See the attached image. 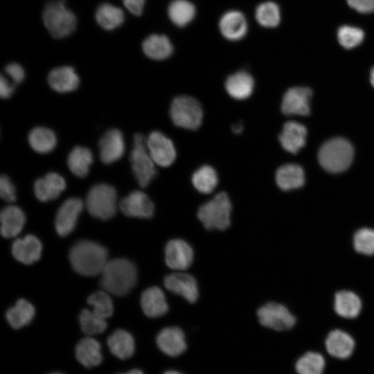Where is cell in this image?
<instances>
[{
  "label": "cell",
  "mask_w": 374,
  "mask_h": 374,
  "mask_svg": "<svg viewBox=\"0 0 374 374\" xmlns=\"http://www.w3.org/2000/svg\"><path fill=\"white\" fill-rule=\"evenodd\" d=\"M141 305L145 314L150 318L161 317L168 310L165 294L158 287H149L142 293Z\"/></svg>",
  "instance_id": "23"
},
{
  "label": "cell",
  "mask_w": 374,
  "mask_h": 374,
  "mask_svg": "<svg viewBox=\"0 0 374 374\" xmlns=\"http://www.w3.org/2000/svg\"><path fill=\"white\" fill-rule=\"evenodd\" d=\"M348 4L361 13L374 12V0H347Z\"/></svg>",
  "instance_id": "46"
},
{
  "label": "cell",
  "mask_w": 374,
  "mask_h": 374,
  "mask_svg": "<svg viewBox=\"0 0 374 374\" xmlns=\"http://www.w3.org/2000/svg\"><path fill=\"white\" fill-rule=\"evenodd\" d=\"M100 158L103 163L110 164L120 159L125 152L123 134L118 129L107 130L99 143Z\"/></svg>",
  "instance_id": "17"
},
{
  "label": "cell",
  "mask_w": 374,
  "mask_h": 374,
  "mask_svg": "<svg viewBox=\"0 0 374 374\" xmlns=\"http://www.w3.org/2000/svg\"><path fill=\"white\" fill-rule=\"evenodd\" d=\"M107 346L111 353L121 359L131 357L135 350L133 337L126 330L118 329L107 338Z\"/></svg>",
  "instance_id": "30"
},
{
  "label": "cell",
  "mask_w": 374,
  "mask_h": 374,
  "mask_svg": "<svg viewBox=\"0 0 374 374\" xmlns=\"http://www.w3.org/2000/svg\"><path fill=\"white\" fill-rule=\"evenodd\" d=\"M95 18L101 28L112 30L123 23L125 15L120 8L109 3H103L97 8Z\"/></svg>",
  "instance_id": "32"
},
{
  "label": "cell",
  "mask_w": 374,
  "mask_h": 374,
  "mask_svg": "<svg viewBox=\"0 0 374 374\" xmlns=\"http://www.w3.org/2000/svg\"><path fill=\"white\" fill-rule=\"evenodd\" d=\"M326 365V359L322 354L307 351L296 360L294 368L297 374H323Z\"/></svg>",
  "instance_id": "35"
},
{
  "label": "cell",
  "mask_w": 374,
  "mask_h": 374,
  "mask_svg": "<svg viewBox=\"0 0 374 374\" xmlns=\"http://www.w3.org/2000/svg\"><path fill=\"white\" fill-rule=\"evenodd\" d=\"M44 24L54 38H63L75 29L77 19L74 13L62 1L48 2L42 12Z\"/></svg>",
  "instance_id": "6"
},
{
  "label": "cell",
  "mask_w": 374,
  "mask_h": 374,
  "mask_svg": "<svg viewBox=\"0 0 374 374\" xmlns=\"http://www.w3.org/2000/svg\"><path fill=\"white\" fill-rule=\"evenodd\" d=\"M100 274V285L103 290L120 296L127 294L135 285L137 279L135 265L123 258L108 261Z\"/></svg>",
  "instance_id": "1"
},
{
  "label": "cell",
  "mask_w": 374,
  "mask_h": 374,
  "mask_svg": "<svg viewBox=\"0 0 374 374\" xmlns=\"http://www.w3.org/2000/svg\"><path fill=\"white\" fill-rule=\"evenodd\" d=\"M0 220L1 235L4 238H13L22 230L26 217L20 208L8 206L2 209Z\"/></svg>",
  "instance_id": "27"
},
{
  "label": "cell",
  "mask_w": 374,
  "mask_h": 374,
  "mask_svg": "<svg viewBox=\"0 0 374 374\" xmlns=\"http://www.w3.org/2000/svg\"><path fill=\"white\" fill-rule=\"evenodd\" d=\"M75 357L87 368L99 365L103 360L100 343L91 337L82 339L76 345Z\"/></svg>",
  "instance_id": "28"
},
{
  "label": "cell",
  "mask_w": 374,
  "mask_h": 374,
  "mask_svg": "<svg viewBox=\"0 0 374 374\" xmlns=\"http://www.w3.org/2000/svg\"><path fill=\"white\" fill-rule=\"evenodd\" d=\"M259 322L265 327L276 331L288 330L296 323L295 317L283 305L269 302L257 311Z\"/></svg>",
  "instance_id": "9"
},
{
  "label": "cell",
  "mask_w": 374,
  "mask_h": 374,
  "mask_svg": "<svg viewBox=\"0 0 374 374\" xmlns=\"http://www.w3.org/2000/svg\"><path fill=\"white\" fill-rule=\"evenodd\" d=\"M106 291H97L90 295L87 303L93 307V311L98 316L107 319L114 312L112 301Z\"/></svg>",
  "instance_id": "41"
},
{
  "label": "cell",
  "mask_w": 374,
  "mask_h": 374,
  "mask_svg": "<svg viewBox=\"0 0 374 374\" xmlns=\"http://www.w3.org/2000/svg\"><path fill=\"white\" fill-rule=\"evenodd\" d=\"M42 250V246L39 240L33 235L17 239L12 247L14 257L26 265L37 261L40 258Z\"/></svg>",
  "instance_id": "21"
},
{
  "label": "cell",
  "mask_w": 374,
  "mask_h": 374,
  "mask_svg": "<svg viewBox=\"0 0 374 374\" xmlns=\"http://www.w3.org/2000/svg\"><path fill=\"white\" fill-rule=\"evenodd\" d=\"M195 15L194 5L187 0H174L168 7V16L178 26L190 23Z\"/></svg>",
  "instance_id": "38"
},
{
  "label": "cell",
  "mask_w": 374,
  "mask_h": 374,
  "mask_svg": "<svg viewBox=\"0 0 374 374\" xmlns=\"http://www.w3.org/2000/svg\"><path fill=\"white\" fill-rule=\"evenodd\" d=\"M144 53L150 58L162 60L168 58L172 53V45L163 35L153 34L145 39L142 44Z\"/></svg>",
  "instance_id": "31"
},
{
  "label": "cell",
  "mask_w": 374,
  "mask_h": 374,
  "mask_svg": "<svg viewBox=\"0 0 374 374\" xmlns=\"http://www.w3.org/2000/svg\"><path fill=\"white\" fill-rule=\"evenodd\" d=\"M370 80L371 84L374 87V67L371 69Z\"/></svg>",
  "instance_id": "50"
},
{
  "label": "cell",
  "mask_w": 374,
  "mask_h": 374,
  "mask_svg": "<svg viewBox=\"0 0 374 374\" xmlns=\"http://www.w3.org/2000/svg\"><path fill=\"white\" fill-rule=\"evenodd\" d=\"M82 208V201L77 197L69 198L62 203L55 222L57 233L60 236H66L73 230Z\"/></svg>",
  "instance_id": "13"
},
{
  "label": "cell",
  "mask_w": 374,
  "mask_h": 374,
  "mask_svg": "<svg viewBox=\"0 0 374 374\" xmlns=\"http://www.w3.org/2000/svg\"><path fill=\"white\" fill-rule=\"evenodd\" d=\"M192 247L183 240H170L165 248V261L168 267L182 271L188 269L193 261Z\"/></svg>",
  "instance_id": "12"
},
{
  "label": "cell",
  "mask_w": 374,
  "mask_h": 374,
  "mask_svg": "<svg viewBox=\"0 0 374 374\" xmlns=\"http://www.w3.org/2000/svg\"><path fill=\"white\" fill-rule=\"evenodd\" d=\"M119 208L125 215L139 218H150L154 211L153 202L141 190H134L121 199Z\"/></svg>",
  "instance_id": "15"
},
{
  "label": "cell",
  "mask_w": 374,
  "mask_h": 374,
  "mask_svg": "<svg viewBox=\"0 0 374 374\" xmlns=\"http://www.w3.org/2000/svg\"><path fill=\"white\" fill-rule=\"evenodd\" d=\"M307 130L296 121H287L278 135L282 148L292 154H296L305 144Z\"/></svg>",
  "instance_id": "20"
},
{
  "label": "cell",
  "mask_w": 374,
  "mask_h": 374,
  "mask_svg": "<svg viewBox=\"0 0 374 374\" xmlns=\"http://www.w3.org/2000/svg\"><path fill=\"white\" fill-rule=\"evenodd\" d=\"M126 9L135 16H140L143 10L145 0H121Z\"/></svg>",
  "instance_id": "47"
},
{
  "label": "cell",
  "mask_w": 374,
  "mask_h": 374,
  "mask_svg": "<svg viewBox=\"0 0 374 374\" xmlns=\"http://www.w3.org/2000/svg\"><path fill=\"white\" fill-rule=\"evenodd\" d=\"M354 249L361 254L371 256L374 254V229L362 228L358 229L353 238Z\"/></svg>",
  "instance_id": "42"
},
{
  "label": "cell",
  "mask_w": 374,
  "mask_h": 374,
  "mask_svg": "<svg viewBox=\"0 0 374 374\" xmlns=\"http://www.w3.org/2000/svg\"><path fill=\"white\" fill-rule=\"evenodd\" d=\"M15 89L14 85L11 84L6 77L1 75L0 78V96L2 98H9Z\"/></svg>",
  "instance_id": "48"
},
{
  "label": "cell",
  "mask_w": 374,
  "mask_h": 374,
  "mask_svg": "<svg viewBox=\"0 0 374 374\" xmlns=\"http://www.w3.org/2000/svg\"><path fill=\"white\" fill-rule=\"evenodd\" d=\"M48 82L55 91L65 93L75 90L79 85L80 78L73 68L63 66L50 71Z\"/></svg>",
  "instance_id": "25"
},
{
  "label": "cell",
  "mask_w": 374,
  "mask_h": 374,
  "mask_svg": "<svg viewBox=\"0 0 374 374\" xmlns=\"http://www.w3.org/2000/svg\"><path fill=\"white\" fill-rule=\"evenodd\" d=\"M364 37V32L354 26H343L337 31L338 41L346 48H353L359 45Z\"/></svg>",
  "instance_id": "43"
},
{
  "label": "cell",
  "mask_w": 374,
  "mask_h": 374,
  "mask_svg": "<svg viewBox=\"0 0 374 374\" xmlns=\"http://www.w3.org/2000/svg\"><path fill=\"white\" fill-rule=\"evenodd\" d=\"M334 309L340 317L346 319L357 317L362 310V301L358 295L349 290H341L335 295Z\"/></svg>",
  "instance_id": "29"
},
{
  "label": "cell",
  "mask_w": 374,
  "mask_h": 374,
  "mask_svg": "<svg viewBox=\"0 0 374 374\" xmlns=\"http://www.w3.org/2000/svg\"><path fill=\"white\" fill-rule=\"evenodd\" d=\"M312 94L311 89L308 87H294L288 89L283 97L280 106L282 113L287 116L308 115Z\"/></svg>",
  "instance_id": "11"
},
{
  "label": "cell",
  "mask_w": 374,
  "mask_h": 374,
  "mask_svg": "<svg viewBox=\"0 0 374 374\" xmlns=\"http://www.w3.org/2000/svg\"><path fill=\"white\" fill-rule=\"evenodd\" d=\"M163 374H182L177 371H167L166 372H164Z\"/></svg>",
  "instance_id": "51"
},
{
  "label": "cell",
  "mask_w": 374,
  "mask_h": 374,
  "mask_svg": "<svg viewBox=\"0 0 374 374\" xmlns=\"http://www.w3.org/2000/svg\"><path fill=\"white\" fill-rule=\"evenodd\" d=\"M118 374H143V373L139 369H132L126 373H118Z\"/></svg>",
  "instance_id": "49"
},
{
  "label": "cell",
  "mask_w": 374,
  "mask_h": 374,
  "mask_svg": "<svg viewBox=\"0 0 374 374\" xmlns=\"http://www.w3.org/2000/svg\"><path fill=\"white\" fill-rule=\"evenodd\" d=\"M354 150L348 141L337 137L325 142L320 148L318 159L321 167L333 173L346 170L351 164Z\"/></svg>",
  "instance_id": "3"
},
{
  "label": "cell",
  "mask_w": 374,
  "mask_h": 374,
  "mask_svg": "<svg viewBox=\"0 0 374 374\" xmlns=\"http://www.w3.org/2000/svg\"><path fill=\"white\" fill-rule=\"evenodd\" d=\"M156 341L159 348L170 357L181 355L187 347L184 332L175 326L162 329L157 335Z\"/></svg>",
  "instance_id": "18"
},
{
  "label": "cell",
  "mask_w": 374,
  "mask_h": 374,
  "mask_svg": "<svg viewBox=\"0 0 374 374\" xmlns=\"http://www.w3.org/2000/svg\"><path fill=\"white\" fill-rule=\"evenodd\" d=\"M28 142L35 151L43 154L48 153L54 149L57 139L51 130L44 127H37L30 132Z\"/></svg>",
  "instance_id": "36"
},
{
  "label": "cell",
  "mask_w": 374,
  "mask_h": 374,
  "mask_svg": "<svg viewBox=\"0 0 374 374\" xmlns=\"http://www.w3.org/2000/svg\"><path fill=\"white\" fill-rule=\"evenodd\" d=\"M232 204L224 191L217 193L198 209L197 217L208 230H225L231 224Z\"/></svg>",
  "instance_id": "5"
},
{
  "label": "cell",
  "mask_w": 374,
  "mask_h": 374,
  "mask_svg": "<svg viewBox=\"0 0 374 374\" xmlns=\"http://www.w3.org/2000/svg\"><path fill=\"white\" fill-rule=\"evenodd\" d=\"M65 188V180L55 172L48 173L44 177L38 179L34 184L35 194L41 202L56 199Z\"/></svg>",
  "instance_id": "22"
},
{
  "label": "cell",
  "mask_w": 374,
  "mask_h": 374,
  "mask_svg": "<svg viewBox=\"0 0 374 374\" xmlns=\"http://www.w3.org/2000/svg\"><path fill=\"white\" fill-rule=\"evenodd\" d=\"M256 19L264 27H276L280 21V10L278 5L272 1L260 3L256 10Z\"/></svg>",
  "instance_id": "40"
},
{
  "label": "cell",
  "mask_w": 374,
  "mask_h": 374,
  "mask_svg": "<svg viewBox=\"0 0 374 374\" xmlns=\"http://www.w3.org/2000/svg\"><path fill=\"white\" fill-rule=\"evenodd\" d=\"M220 29L225 38L233 41L239 40L247 32V22L242 12L231 10L222 17Z\"/></svg>",
  "instance_id": "24"
},
{
  "label": "cell",
  "mask_w": 374,
  "mask_h": 374,
  "mask_svg": "<svg viewBox=\"0 0 374 374\" xmlns=\"http://www.w3.org/2000/svg\"><path fill=\"white\" fill-rule=\"evenodd\" d=\"M169 115L175 126L195 131L202 125L204 112L199 101L190 95L175 96L170 105Z\"/></svg>",
  "instance_id": "4"
},
{
  "label": "cell",
  "mask_w": 374,
  "mask_h": 374,
  "mask_svg": "<svg viewBox=\"0 0 374 374\" xmlns=\"http://www.w3.org/2000/svg\"><path fill=\"white\" fill-rule=\"evenodd\" d=\"M164 285L170 292L180 295L189 303H195L199 296L195 278L187 273H172L164 278Z\"/></svg>",
  "instance_id": "16"
},
{
  "label": "cell",
  "mask_w": 374,
  "mask_h": 374,
  "mask_svg": "<svg viewBox=\"0 0 374 374\" xmlns=\"http://www.w3.org/2000/svg\"><path fill=\"white\" fill-rule=\"evenodd\" d=\"M6 73L12 80L15 84L21 82L25 77L24 69L17 63H10L5 67Z\"/></svg>",
  "instance_id": "45"
},
{
  "label": "cell",
  "mask_w": 374,
  "mask_h": 374,
  "mask_svg": "<svg viewBox=\"0 0 374 374\" xmlns=\"http://www.w3.org/2000/svg\"><path fill=\"white\" fill-rule=\"evenodd\" d=\"M193 187L202 194L212 193L218 184L216 170L210 165H203L195 170L191 175Z\"/></svg>",
  "instance_id": "33"
},
{
  "label": "cell",
  "mask_w": 374,
  "mask_h": 374,
  "mask_svg": "<svg viewBox=\"0 0 374 374\" xmlns=\"http://www.w3.org/2000/svg\"><path fill=\"white\" fill-rule=\"evenodd\" d=\"M275 180L277 186L283 190L288 191L297 189L304 184V171L297 164H285L277 169Z\"/></svg>",
  "instance_id": "26"
},
{
  "label": "cell",
  "mask_w": 374,
  "mask_h": 374,
  "mask_svg": "<svg viewBox=\"0 0 374 374\" xmlns=\"http://www.w3.org/2000/svg\"><path fill=\"white\" fill-rule=\"evenodd\" d=\"M86 207L94 217L103 220L110 219L115 215L117 208L115 188L105 184L93 186L87 193Z\"/></svg>",
  "instance_id": "8"
},
{
  "label": "cell",
  "mask_w": 374,
  "mask_h": 374,
  "mask_svg": "<svg viewBox=\"0 0 374 374\" xmlns=\"http://www.w3.org/2000/svg\"><path fill=\"white\" fill-rule=\"evenodd\" d=\"M130 162L138 184L142 188L147 187L156 176L157 169L148 150L146 138L141 133L134 136Z\"/></svg>",
  "instance_id": "7"
},
{
  "label": "cell",
  "mask_w": 374,
  "mask_h": 374,
  "mask_svg": "<svg viewBox=\"0 0 374 374\" xmlns=\"http://www.w3.org/2000/svg\"><path fill=\"white\" fill-rule=\"evenodd\" d=\"M325 348L333 358L344 360L350 358L355 348V341L348 332L335 329L331 330L325 339Z\"/></svg>",
  "instance_id": "14"
},
{
  "label": "cell",
  "mask_w": 374,
  "mask_h": 374,
  "mask_svg": "<svg viewBox=\"0 0 374 374\" xmlns=\"http://www.w3.org/2000/svg\"><path fill=\"white\" fill-rule=\"evenodd\" d=\"M255 87L253 76L246 71H239L229 75L224 82L227 94L235 100L247 99L252 94Z\"/></svg>",
  "instance_id": "19"
},
{
  "label": "cell",
  "mask_w": 374,
  "mask_h": 374,
  "mask_svg": "<svg viewBox=\"0 0 374 374\" xmlns=\"http://www.w3.org/2000/svg\"><path fill=\"white\" fill-rule=\"evenodd\" d=\"M49 374H63V373L56 372V373H49Z\"/></svg>",
  "instance_id": "52"
},
{
  "label": "cell",
  "mask_w": 374,
  "mask_h": 374,
  "mask_svg": "<svg viewBox=\"0 0 374 374\" xmlns=\"http://www.w3.org/2000/svg\"><path fill=\"white\" fill-rule=\"evenodd\" d=\"M149 154L154 163L161 167L171 166L176 159L177 151L172 140L159 131H153L146 138Z\"/></svg>",
  "instance_id": "10"
},
{
  "label": "cell",
  "mask_w": 374,
  "mask_h": 374,
  "mask_svg": "<svg viewBox=\"0 0 374 374\" xmlns=\"http://www.w3.org/2000/svg\"><path fill=\"white\" fill-rule=\"evenodd\" d=\"M60 1H63V0H60Z\"/></svg>",
  "instance_id": "53"
},
{
  "label": "cell",
  "mask_w": 374,
  "mask_h": 374,
  "mask_svg": "<svg viewBox=\"0 0 374 374\" xmlns=\"http://www.w3.org/2000/svg\"><path fill=\"white\" fill-rule=\"evenodd\" d=\"M82 330L87 335L103 333L107 328L105 319L96 314L93 310H82L79 316Z\"/></svg>",
  "instance_id": "39"
},
{
  "label": "cell",
  "mask_w": 374,
  "mask_h": 374,
  "mask_svg": "<svg viewBox=\"0 0 374 374\" xmlns=\"http://www.w3.org/2000/svg\"><path fill=\"white\" fill-rule=\"evenodd\" d=\"M0 195L7 202H13L16 199L15 187L6 175H2L0 178Z\"/></svg>",
  "instance_id": "44"
},
{
  "label": "cell",
  "mask_w": 374,
  "mask_h": 374,
  "mask_svg": "<svg viewBox=\"0 0 374 374\" xmlns=\"http://www.w3.org/2000/svg\"><path fill=\"white\" fill-rule=\"evenodd\" d=\"M93 161L91 150L82 146L74 148L69 154L67 164L71 172L78 177H84Z\"/></svg>",
  "instance_id": "34"
},
{
  "label": "cell",
  "mask_w": 374,
  "mask_h": 374,
  "mask_svg": "<svg viewBox=\"0 0 374 374\" xmlns=\"http://www.w3.org/2000/svg\"><path fill=\"white\" fill-rule=\"evenodd\" d=\"M69 260L78 274L87 276H96L102 272L108 262L107 251L96 242L80 240L71 248Z\"/></svg>",
  "instance_id": "2"
},
{
  "label": "cell",
  "mask_w": 374,
  "mask_h": 374,
  "mask_svg": "<svg viewBox=\"0 0 374 374\" xmlns=\"http://www.w3.org/2000/svg\"><path fill=\"white\" fill-rule=\"evenodd\" d=\"M34 315L35 309L32 304L21 299L8 310L6 319L13 328L19 329L28 324Z\"/></svg>",
  "instance_id": "37"
}]
</instances>
